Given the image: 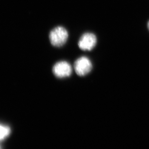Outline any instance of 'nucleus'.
<instances>
[{
  "label": "nucleus",
  "mask_w": 149,
  "mask_h": 149,
  "mask_svg": "<svg viewBox=\"0 0 149 149\" xmlns=\"http://www.w3.org/2000/svg\"><path fill=\"white\" fill-rule=\"evenodd\" d=\"M68 31L62 26H58L52 29L49 33V38L52 45L61 47L65 44L68 40Z\"/></svg>",
  "instance_id": "f257e3e1"
},
{
  "label": "nucleus",
  "mask_w": 149,
  "mask_h": 149,
  "mask_svg": "<svg viewBox=\"0 0 149 149\" xmlns=\"http://www.w3.org/2000/svg\"><path fill=\"white\" fill-rule=\"evenodd\" d=\"M92 62L85 56L79 58L74 62V70L79 76H84L89 74L92 70Z\"/></svg>",
  "instance_id": "f03ea898"
},
{
  "label": "nucleus",
  "mask_w": 149,
  "mask_h": 149,
  "mask_svg": "<svg viewBox=\"0 0 149 149\" xmlns=\"http://www.w3.org/2000/svg\"><path fill=\"white\" fill-rule=\"evenodd\" d=\"M52 72L55 76L58 78L68 77L72 73V66L66 61H60L53 66Z\"/></svg>",
  "instance_id": "7ed1b4c3"
},
{
  "label": "nucleus",
  "mask_w": 149,
  "mask_h": 149,
  "mask_svg": "<svg viewBox=\"0 0 149 149\" xmlns=\"http://www.w3.org/2000/svg\"><path fill=\"white\" fill-rule=\"evenodd\" d=\"M97 43V38L91 33H84L79 40L78 45L81 50L90 51L95 47Z\"/></svg>",
  "instance_id": "20e7f679"
},
{
  "label": "nucleus",
  "mask_w": 149,
  "mask_h": 149,
  "mask_svg": "<svg viewBox=\"0 0 149 149\" xmlns=\"http://www.w3.org/2000/svg\"><path fill=\"white\" fill-rule=\"evenodd\" d=\"M11 133V129L9 126L0 124V141L6 139Z\"/></svg>",
  "instance_id": "39448f33"
},
{
  "label": "nucleus",
  "mask_w": 149,
  "mask_h": 149,
  "mask_svg": "<svg viewBox=\"0 0 149 149\" xmlns=\"http://www.w3.org/2000/svg\"><path fill=\"white\" fill-rule=\"evenodd\" d=\"M148 29H149V22H148Z\"/></svg>",
  "instance_id": "423d86ee"
},
{
  "label": "nucleus",
  "mask_w": 149,
  "mask_h": 149,
  "mask_svg": "<svg viewBox=\"0 0 149 149\" xmlns=\"http://www.w3.org/2000/svg\"><path fill=\"white\" fill-rule=\"evenodd\" d=\"M0 149H1V146H0Z\"/></svg>",
  "instance_id": "0eeeda50"
}]
</instances>
